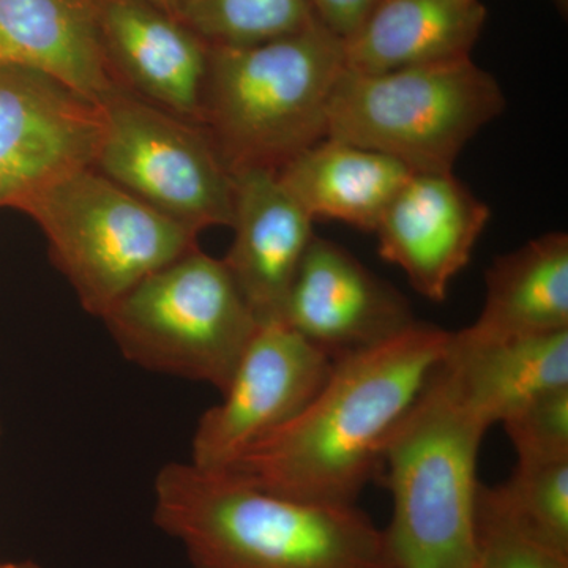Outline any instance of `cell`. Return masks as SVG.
I'll return each instance as SVG.
<instances>
[{
	"label": "cell",
	"instance_id": "cell-27",
	"mask_svg": "<svg viewBox=\"0 0 568 568\" xmlns=\"http://www.w3.org/2000/svg\"><path fill=\"white\" fill-rule=\"evenodd\" d=\"M552 3H555L556 7H558L560 13L567 14L568 0H552Z\"/></svg>",
	"mask_w": 568,
	"mask_h": 568
},
{
	"label": "cell",
	"instance_id": "cell-15",
	"mask_svg": "<svg viewBox=\"0 0 568 568\" xmlns=\"http://www.w3.org/2000/svg\"><path fill=\"white\" fill-rule=\"evenodd\" d=\"M100 0H0V69L50 74L102 103L125 91L100 29Z\"/></svg>",
	"mask_w": 568,
	"mask_h": 568
},
{
	"label": "cell",
	"instance_id": "cell-3",
	"mask_svg": "<svg viewBox=\"0 0 568 568\" xmlns=\"http://www.w3.org/2000/svg\"><path fill=\"white\" fill-rule=\"evenodd\" d=\"M345 44L316 20L252 47H211L203 126L231 173L282 170L327 138Z\"/></svg>",
	"mask_w": 568,
	"mask_h": 568
},
{
	"label": "cell",
	"instance_id": "cell-9",
	"mask_svg": "<svg viewBox=\"0 0 568 568\" xmlns=\"http://www.w3.org/2000/svg\"><path fill=\"white\" fill-rule=\"evenodd\" d=\"M104 132L103 104L50 74L0 69V207L93 168Z\"/></svg>",
	"mask_w": 568,
	"mask_h": 568
},
{
	"label": "cell",
	"instance_id": "cell-25",
	"mask_svg": "<svg viewBox=\"0 0 568 568\" xmlns=\"http://www.w3.org/2000/svg\"><path fill=\"white\" fill-rule=\"evenodd\" d=\"M144 2L151 3V6L156 7V9L166 11L171 17H178L179 6H181V0H144Z\"/></svg>",
	"mask_w": 568,
	"mask_h": 568
},
{
	"label": "cell",
	"instance_id": "cell-18",
	"mask_svg": "<svg viewBox=\"0 0 568 568\" xmlns=\"http://www.w3.org/2000/svg\"><path fill=\"white\" fill-rule=\"evenodd\" d=\"M568 331V235L555 231L500 254L485 274L476 323L457 332L470 343Z\"/></svg>",
	"mask_w": 568,
	"mask_h": 568
},
{
	"label": "cell",
	"instance_id": "cell-23",
	"mask_svg": "<svg viewBox=\"0 0 568 568\" xmlns=\"http://www.w3.org/2000/svg\"><path fill=\"white\" fill-rule=\"evenodd\" d=\"M503 425L518 459L568 458V387L538 396Z\"/></svg>",
	"mask_w": 568,
	"mask_h": 568
},
{
	"label": "cell",
	"instance_id": "cell-10",
	"mask_svg": "<svg viewBox=\"0 0 568 568\" xmlns=\"http://www.w3.org/2000/svg\"><path fill=\"white\" fill-rule=\"evenodd\" d=\"M334 362L283 321L261 324L222 403L201 417L193 465L222 470L254 443L293 420L323 387Z\"/></svg>",
	"mask_w": 568,
	"mask_h": 568
},
{
	"label": "cell",
	"instance_id": "cell-24",
	"mask_svg": "<svg viewBox=\"0 0 568 568\" xmlns=\"http://www.w3.org/2000/svg\"><path fill=\"white\" fill-rule=\"evenodd\" d=\"M376 0H310L317 20L343 41L365 20Z\"/></svg>",
	"mask_w": 568,
	"mask_h": 568
},
{
	"label": "cell",
	"instance_id": "cell-14",
	"mask_svg": "<svg viewBox=\"0 0 568 568\" xmlns=\"http://www.w3.org/2000/svg\"><path fill=\"white\" fill-rule=\"evenodd\" d=\"M233 175L234 241L223 263L260 324L283 321L291 287L316 235L313 219L276 171L248 168Z\"/></svg>",
	"mask_w": 568,
	"mask_h": 568
},
{
	"label": "cell",
	"instance_id": "cell-21",
	"mask_svg": "<svg viewBox=\"0 0 568 568\" xmlns=\"http://www.w3.org/2000/svg\"><path fill=\"white\" fill-rule=\"evenodd\" d=\"M476 549L478 568H568V552L529 529L499 487L478 489Z\"/></svg>",
	"mask_w": 568,
	"mask_h": 568
},
{
	"label": "cell",
	"instance_id": "cell-13",
	"mask_svg": "<svg viewBox=\"0 0 568 568\" xmlns=\"http://www.w3.org/2000/svg\"><path fill=\"white\" fill-rule=\"evenodd\" d=\"M104 50L125 91L203 125L209 47L144 0H100Z\"/></svg>",
	"mask_w": 568,
	"mask_h": 568
},
{
	"label": "cell",
	"instance_id": "cell-22",
	"mask_svg": "<svg viewBox=\"0 0 568 568\" xmlns=\"http://www.w3.org/2000/svg\"><path fill=\"white\" fill-rule=\"evenodd\" d=\"M499 489L529 529L568 552V458L518 459Z\"/></svg>",
	"mask_w": 568,
	"mask_h": 568
},
{
	"label": "cell",
	"instance_id": "cell-11",
	"mask_svg": "<svg viewBox=\"0 0 568 568\" xmlns=\"http://www.w3.org/2000/svg\"><path fill=\"white\" fill-rule=\"evenodd\" d=\"M283 323L332 362L402 335L417 324L409 301L335 242L313 237Z\"/></svg>",
	"mask_w": 568,
	"mask_h": 568
},
{
	"label": "cell",
	"instance_id": "cell-5",
	"mask_svg": "<svg viewBox=\"0 0 568 568\" xmlns=\"http://www.w3.org/2000/svg\"><path fill=\"white\" fill-rule=\"evenodd\" d=\"M504 108L499 82L473 58L383 73L345 69L327 138L384 153L414 174L454 173L467 142Z\"/></svg>",
	"mask_w": 568,
	"mask_h": 568
},
{
	"label": "cell",
	"instance_id": "cell-6",
	"mask_svg": "<svg viewBox=\"0 0 568 568\" xmlns=\"http://www.w3.org/2000/svg\"><path fill=\"white\" fill-rule=\"evenodd\" d=\"M89 315L103 320L130 291L197 248V233L95 168L52 183L22 205Z\"/></svg>",
	"mask_w": 568,
	"mask_h": 568
},
{
	"label": "cell",
	"instance_id": "cell-2",
	"mask_svg": "<svg viewBox=\"0 0 568 568\" xmlns=\"http://www.w3.org/2000/svg\"><path fill=\"white\" fill-rule=\"evenodd\" d=\"M153 506L196 568H398L386 529L357 506L291 499L193 463L160 470Z\"/></svg>",
	"mask_w": 568,
	"mask_h": 568
},
{
	"label": "cell",
	"instance_id": "cell-16",
	"mask_svg": "<svg viewBox=\"0 0 568 568\" xmlns=\"http://www.w3.org/2000/svg\"><path fill=\"white\" fill-rule=\"evenodd\" d=\"M439 368L459 402L491 428L538 396L568 387V331L487 343L452 332Z\"/></svg>",
	"mask_w": 568,
	"mask_h": 568
},
{
	"label": "cell",
	"instance_id": "cell-19",
	"mask_svg": "<svg viewBox=\"0 0 568 568\" xmlns=\"http://www.w3.org/2000/svg\"><path fill=\"white\" fill-rule=\"evenodd\" d=\"M295 201L315 220H336L375 233L409 170L392 156L324 138L276 171Z\"/></svg>",
	"mask_w": 568,
	"mask_h": 568
},
{
	"label": "cell",
	"instance_id": "cell-17",
	"mask_svg": "<svg viewBox=\"0 0 568 568\" xmlns=\"http://www.w3.org/2000/svg\"><path fill=\"white\" fill-rule=\"evenodd\" d=\"M487 17L480 0H376L343 41L346 69L383 73L470 58Z\"/></svg>",
	"mask_w": 568,
	"mask_h": 568
},
{
	"label": "cell",
	"instance_id": "cell-12",
	"mask_svg": "<svg viewBox=\"0 0 568 568\" xmlns=\"http://www.w3.org/2000/svg\"><path fill=\"white\" fill-rule=\"evenodd\" d=\"M491 219L454 173L413 174L377 224V250L417 294L444 302Z\"/></svg>",
	"mask_w": 568,
	"mask_h": 568
},
{
	"label": "cell",
	"instance_id": "cell-7",
	"mask_svg": "<svg viewBox=\"0 0 568 568\" xmlns=\"http://www.w3.org/2000/svg\"><path fill=\"white\" fill-rule=\"evenodd\" d=\"M103 321L133 364L220 394L261 325L223 260L200 246L148 276Z\"/></svg>",
	"mask_w": 568,
	"mask_h": 568
},
{
	"label": "cell",
	"instance_id": "cell-1",
	"mask_svg": "<svg viewBox=\"0 0 568 568\" xmlns=\"http://www.w3.org/2000/svg\"><path fill=\"white\" fill-rule=\"evenodd\" d=\"M452 332L414 324L383 345L338 358L308 403L222 473L275 495L357 506L384 447L443 364Z\"/></svg>",
	"mask_w": 568,
	"mask_h": 568
},
{
	"label": "cell",
	"instance_id": "cell-28",
	"mask_svg": "<svg viewBox=\"0 0 568 568\" xmlns=\"http://www.w3.org/2000/svg\"><path fill=\"white\" fill-rule=\"evenodd\" d=\"M476 568H478V567H476Z\"/></svg>",
	"mask_w": 568,
	"mask_h": 568
},
{
	"label": "cell",
	"instance_id": "cell-4",
	"mask_svg": "<svg viewBox=\"0 0 568 568\" xmlns=\"http://www.w3.org/2000/svg\"><path fill=\"white\" fill-rule=\"evenodd\" d=\"M439 366L381 463L394 500L386 534L398 568L477 567V459L489 428L459 402Z\"/></svg>",
	"mask_w": 568,
	"mask_h": 568
},
{
	"label": "cell",
	"instance_id": "cell-8",
	"mask_svg": "<svg viewBox=\"0 0 568 568\" xmlns=\"http://www.w3.org/2000/svg\"><path fill=\"white\" fill-rule=\"evenodd\" d=\"M95 168L126 192L190 230L231 227L235 182L203 125L129 91L102 100Z\"/></svg>",
	"mask_w": 568,
	"mask_h": 568
},
{
	"label": "cell",
	"instance_id": "cell-26",
	"mask_svg": "<svg viewBox=\"0 0 568 568\" xmlns=\"http://www.w3.org/2000/svg\"><path fill=\"white\" fill-rule=\"evenodd\" d=\"M0 568H41L37 566V564L29 562V560H26V562H0Z\"/></svg>",
	"mask_w": 568,
	"mask_h": 568
},
{
	"label": "cell",
	"instance_id": "cell-20",
	"mask_svg": "<svg viewBox=\"0 0 568 568\" xmlns=\"http://www.w3.org/2000/svg\"><path fill=\"white\" fill-rule=\"evenodd\" d=\"M175 18L209 47H252L317 20L310 0H181Z\"/></svg>",
	"mask_w": 568,
	"mask_h": 568
}]
</instances>
